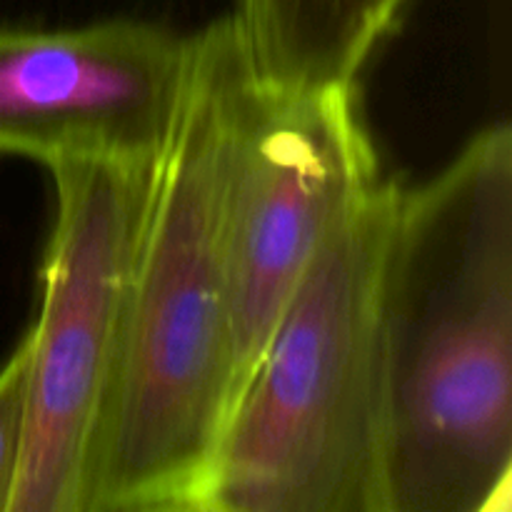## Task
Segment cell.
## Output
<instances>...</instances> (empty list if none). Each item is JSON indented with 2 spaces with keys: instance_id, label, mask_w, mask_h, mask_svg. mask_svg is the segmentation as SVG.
<instances>
[{
  "instance_id": "obj_1",
  "label": "cell",
  "mask_w": 512,
  "mask_h": 512,
  "mask_svg": "<svg viewBox=\"0 0 512 512\" xmlns=\"http://www.w3.org/2000/svg\"><path fill=\"white\" fill-rule=\"evenodd\" d=\"M250 65L230 15L193 33L153 168L80 512H200L235 393L228 180Z\"/></svg>"
},
{
  "instance_id": "obj_2",
  "label": "cell",
  "mask_w": 512,
  "mask_h": 512,
  "mask_svg": "<svg viewBox=\"0 0 512 512\" xmlns=\"http://www.w3.org/2000/svg\"><path fill=\"white\" fill-rule=\"evenodd\" d=\"M380 512L508 510L512 128L398 190L378 275Z\"/></svg>"
},
{
  "instance_id": "obj_3",
  "label": "cell",
  "mask_w": 512,
  "mask_h": 512,
  "mask_svg": "<svg viewBox=\"0 0 512 512\" xmlns=\"http://www.w3.org/2000/svg\"><path fill=\"white\" fill-rule=\"evenodd\" d=\"M400 185L333 225L215 448L200 512H380L378 275Z\"/></svg>"
},
{
  "instance_id": "obj_4",
  "label": "cell",
  "mask_w": 512,
  "mask_h": 512,
  "mask_svg": "<svg viewBox=\"0 0 512 512\" xmlns=\"http://www.w3.org/2000/svg\"><path fill=\"white\" fill-rule=\"evenodd\" d=\"M155 163L48 168L55 223L43 305L25 335V443L10 512H80Z\"/></svg>"
},
{
  "instance_id": "obj_5",
  "label": "cell",
  "mask_w": 512,
  "mask_h": 512,
  "mask_svg": "<svg viewBox=\"0 0 512 512\" xmlns=\"http://www.w3.org/2000/svg\"><path fill=\"white\" fill-rule=\"evenodd\" d=\"M378 183L355 85L270 88L250 70L228 180L233 403L325 235Z\"/></svg>"
},
{
  "instance_id": "obj_6",
  "label": "cell",
  "mask_w": 512,
  "mask_h": 512,
  "mask_svg": "<svg viewBox=\"0 0 512 512\" xmlns=\"http://www.w3.org/2000/svg\"><path fill=\"white\" fill-rule=\"evenodd\" d=\"M193 33L113 18L0 28V155L153 165L188 88Z\"/></svg>"
},
{
  "instance_id": "obj_7",
  "label": "cell",
  "mask_w": 512,
  "mask_h": 512,
  "mask_svg": "<svg viewBox=\"0 0 512 512\" xmlns=\"http://www.w3.org/2000/svg\"><path fill=\"white\" fill-rule=\"evenodd\" d=\"M410 0H235L255 80L270 88L355 85Z\"/></svg>"
},
{
  "instance_id": "obj_8",
  "label": "cell",
  "mask_w": 512,
  "mask_h": 512,
  "mask_svg": "<svg viewBox=\"0 0 512 512\" xmlns=\"http://www.w3.org/2000/svg\"><path fill=\"white\" fill-rule=\"evenodd\" d=\"M28 338L20 340L0 368V512H10L15 480L25 443V398H28Z\"/></svg>"
}]
</instances>
